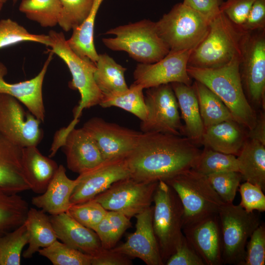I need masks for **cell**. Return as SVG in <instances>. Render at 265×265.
Here are the masks:
<instances>
[{
	"mask_svg": "<svg viewBox=\"0 0 265 265\" xmlns=\"http://www.w3.org/2000/svg\"><path fill=\"white\" fill-rule=\"evenodd\" d=\"M201 152L186 136L141 132L126 159L132 179L145 182L164 181L192 168Z\"/></svg>",
	"mask_w": 265,
	"mask_h": 265,
	"instance_id": "1",
	"label": "cell"
},
{
	"mask_svg": "<svg viewBox=\"0 0 265 265\" xmlns=\"http://www.w3.org/2000/svg\"><path fill=\"white\" fill-rule=\"evenodd\" d=\"M240 57L215 68L187 65V72L191 79L204 84L222 100L235 121L250 131L256 123L257 114L243 90L239 71Z\"/></svg>",
	"mask_w": 265,
	"mask_h": 265,
	"instance_id": "2",
	"label": "cell"
},
{
	"mask_svg": "<svg viewBox=\"0 0 265 265\" xmlns=\"http://www.w3.org/2000/svg\"><path fill=\"white\" fill-rule=\"evenodd\" d=\"M247 33L220 11L210 21L205 37L192 51L188 66L215 68L228 64L240 56Z\"/></svg>",
	"mask_w": 265,
	"mask_h": 265,
	"instance_id": "3",
	"label": "cell"
},
{
	"mask_svg": "<svg viewBox=\"0 0 265 265\" xmlns=\"http://www.w3.org/2000/svg\"><path fill=\"white\" fill-rule=\"evenodd\" d=\"M153 202V228L165 265L184 237V209L176 192L163 181L158 182Z\"/></svg>",
	"mask_w": 265,
	"mask_h": 265,
	"instance_id": "4",
	"label": "cell"
},
{
	"mask_svg": "<svg viewBox=\"0 0 265 265\" xmlns=\"http://www.w3.org/2000/svg\"><path fill=\"white\" fill-rule=\"evenodd\" d=\"M105 34L115 36L102 39L106 47L113 51H125L140 63L156 62L170 52L157 33L155 22L149 20L120 26Z\"/></svg>",
	"mask_w": 265,
	"mask_h": 265,
	"instance_id": "5",
	"label": "cell"
},
{
	"mask_svg": "<svg viewBox=\"0 0 265 265\" xmlns=\"http://www.w3.org/2000/svg\"><path fill=\"white\" fill-rule=\"evenodd\" d=\"M164 182L174 190L182 203L183 226L217 214L225 203L213 189L207 177L192 168Z\"/></svg>",
	"mask_w": 265,
	"mask_h": 265,
	"instance_id": "6",
	"label": "cell"
},
{
	"mask_svg": "<svg viewBox=\"0 0 265 265\" xmlns=\"http://www.w3.org/2000/svg\"><path fill=\"white\" fill-rule=\"evenodd\" d=\"M210 21L182 2L155 22L157 33L171 51L193 50L203 40Z\"/></svg>",
	"mask_w": 265,
	"mask_h": 265,
	"instance_id": "7",
	"label": "cell"
},
{
	"mask_svg": "<svg viewBox=\"0 0 265 265\" xmlns=\"http://www.w3.org/2000/svg\"><path fill=\"white\" fill-rule=\"evenodd\" d=\"M51 48L49 52L58 55L66 64L72 77L70 88L78 90L80 100L74 112V120H79L84 109L99 105L103 95L95 82L94 74L95 63L88 58L78 55L70 47L62 32L54 30L48 34Z\"/></svg>",
	"mask_w": 265,
	"mask_h": 265,
	"instance_id": "8",
	"label": "cell"
},
{
	"mask_svg": "<svg viewBox=\"0 0 265 265\" xmlns=\"http://www.w3.org/2000/svg\"><path fill=\"white\" fill-rule=\"evenodd\" d=\"M218 215L222 243L223 264L243 265L245 247L253 231L261 224L258 213L239 205L224 203Z\"/></svg>",
	"mask_w": 265,
	"mask_h": 265,
	"instance_id": "9",
	"label": "cell"
},
{
	"mask_svg": "<svg viewBox=\"0 0 265 265\" xmlns=\"http://www.w3.org/2000/svg\"><path fill=\"white\" fill-rule=\"evenodd\" d=\"M239 71L248 101L265 110V29L247 33L241 47Z\"/></svg>",
	"mask_w": 265,
	"mask_h": 265,
	"instance_id": "10",
	"label": "cell"
},
{
	"mask_svg": "<svg viewBox=\"0 0 265 265\" xmlns=\"http://www.w3.org/2000/svg\"><path fill=\"white\" fill-rule=\"evenodd\" d=\"M158 184L129 177L114 183L93 199L106 210L118 212L131 219L151 206Z\"/></svg>",
	"mask_w": 265,
	"mask_h": 265,
	"instance_id": "11",
	"label": "cell"
},
{
	"mask_svg": "<svg viewBox=\"0 0 265 265\" xmlns=\"http://www.w3.org/2000/svg\"><path fill=\"white\" fill-rule=\"evenodd\" d=\"M16 98L0 94V133L22 147L37 146L43 137L41 121Z\"/></svg>",
	"mask_w": 265,
	"mask_h": 265,
	"instance_id": "12",
	"label": "cell"
},
{
	"mask_svg": "<svg viewBox=\"0 0 265 265\" xmlns=\"http://www.w3.org/2000/svg\"><path fill=\"white\" fill-rule=\"evenodd\" d=\"M144 96L147 115L141 121L142 132H161L177 135L184 134L178 102L170 84L146 89Z\"/></svg>",
	"mask_w": 265,
	"mask_h": 265,
	"instance_id": "13",
	"label": "cell"
},
{
	"mask_svg": "<svg viewBox=\"0 0 265 265\" xmlns=\"http://www.w3.org/2000/svg\"><path fill=\"white\" fill-rule=\"evenodd\" d=\"M192 51H170L166 55L156 62L138 64L133 74V83L143 89L173 82L192 85L191 78L187 72L188 61Z\"/></svg>",
	"mask_w": 265,
	"mask_h": 265,
	"instance_id": "14",
	"label": "cell"
},
{
	"mask_svg": "<svg viewBox=\"0 0 265 265\" xmlns=\"http://www.w3.org/2000/svg\"><path fill=\"white\" fill-rule=\"evenodd\" d=\"M82 128L91 136L104 160L126 157L134 148L141 132L94 117Z\"/></svg>",
	"mask_w": 265,
	"mask_h": 265,
	"instance_id": "15",
	"label": "cell"
},
{
	"mask_svg": "<svg viewBox=\"0 0 265 265\" xmlns=\"http://www.w3.org/2000/svg\"><path fill=\"white\" fill-rule=\"evenodd\" d=\"M130 177L126 157L104 160L93 169L79 174L70 197L72 204L93 199L114 183Z\"/></svg>",
	"mask_w": 265,
	"mask_h": 265,
	"instance_id": "16",
	"label": "cell"
},
{
	"mask_svg": "<svg viewBox=\"0 0 265 265\" xmlns=\"http://www.w3.org/2000/svg\"><path fill=\"white\" fill-rule=\"evenodd\" d=\"M153 206L135 216V231L126 242L111 249L130 258H137L147 265H164L152 225Z\"/></svg>",
	"mask_w": 265,
	"mask_h": 265,
	"instance_id": "17",
	"label": "cell"
},
{
	"mask_svg": "<svg viewBox=\"0 0 265 265\" xmlns=\"http://www.w3.org/2000/svg\"><path fill=\"white\" fill-rule=\"evenodd\" d=\"M183 234L205 265H221L222 243L218 214L183 227Z\"/></svg>",
	"mask_w": 265,
	"mask_h": 265,
	"instance_id": "18",
	"label": "cell"
},
{
	"mask_svg": "<svg viewBox=\"0 0 265 265\" xmlns=\"http://www.w3.org/2000/svg\"><path fill=\"white\" fill-rule=\"evenodd\" d=\"M53 54L50 52L41 70L37 76L30 80L15 83L7 82L4 80L7 69L0 62V94H8L16 98L41 122L44 121L45 118L42 95L43 83Z\"/></svg>",
	"mask_w": 265,
	"mask_h": 265,
	"instance_id": "19",
	"label": "cell"
},
{
	"mask_svg": "<svg viewBox=\"0 0 265 265\" xmlns=\"http://www.w3.org/2000/svg\"><path fill=\"white\" fill-rule=\"evenodd\" d=\"M62 146L67 167L74 173L82 174L104 161L95 141L82 127L72 129Z\"/></svg>",
	"mask_w": 265,
	"mask_h": 265,
	"instance_id": "20",
	"label": "cell"
},
{
	"mask_svg": "<svg viewBox=\"0 0 265 265\" xmlns=\"http://www.w3.org/2000/svg\"><path fill=\"white\" fill-rule=\"evenodd\" d=\"M57 238L68 246L94 257L104 248L96 233L67 212L50 216Z\"/></svg>",
	"mask_w": 265,
	"mask_h": 265,
	"instance_id": "21",
	"label": "cell"
},
{
	"mask_svg": "<svg viewBox=\"0 0 265 265\" xmlns=\"http://www.w3.org/2000/svg\"><path fill=\"white\" fill-rule=\"evenodd\" d=\"M23 148L0 133V190L9 194L30 189L22 165Z\"/></svg>",
	"mask_w": 265,
	"mask_h": 265,
	"instance_id": "22",
	"label": "cell"
},
{
	"mask_svg": "<svg viewBox=\"0 0 265 265\" xmlns=\"http://www.w3.org/2000/svg\"><path fill=\"white\" fill-rule=\"evenodd\" d=\"M77 184V179H69L64 167L59 165L45 191L32 197L31 203L51 215L66 212L72 205L70 197Z\"/></svg>",
	"mask_w": 265,
	"mask_h": 265,
	"instance_id": "23",
	"label": "cell"
},
{
	"mask_svg": "<svg viewBox=\"0 0 265 265\" xmlns=\"http://www.w3.org/2000/svg\"><path fill=\"white\" fill-rule=\"evenodd\" d=\"M234 120H226L204 128L201 144L226 154L237 156L245 140L247 132Z\"/></svg>",
	"mask_w": 265,
	"mask_h": 265,
	"instance_id": "24",
	"label": "cell"
},
{
	"mask_svg": "<svg viewBox=\"0 0 265 265\" xmlns=\"http://www.w3.org/2000/svg\"><path fill=\"white\" fill-rule=\"evenodd\" d=\"M37 147L23 148L22 165L30 189L35 193L42 194L59 165L54 160L43 155Z\"/></svg>",
	"mask_w": 265,
	"mask_h": 265,
	"instance_id": "25",
	"label": "cell"
},
{
	"mask_svg": "<svg viewBox=\"0 0 265 265\" xmlns=\"http://www.w3.org/2000/svg\"><path fill=\"white\" fill-rule=\"evenodd\" d=\"M185 122L184 134L196 145L201 144L204 126L192 85L181 82L170 83Z\"/></svg>",
	"mask_w": 265,
	"mask_h": 265,
	"instance_id": "26",
	"label": "cell"
},
{
	"mask_svg": "<svg viewBox=\"0 0 265 265\" xmlns=\"http://www.w3.org/2000/svg\"><path fill=\"white\" fill-rule=\"evenodd\" d=\"M237 156L238 170L242 179L265 190V145L247 137Z\"/></svg>",
	"mask_w": 265,
	"mask_h": 265,
	"instance_id": "27",
	"label": "cell"
},
{
	"mask_svg": "<svg viewBox=\"0 0 265 265\" xmlns=\"http://www.w3.org/2000/svg\"><path fill=\"white\" fill-rule=\"evenodd\" d=\"M24 224L29 235L28 247L23 253L25 259L32 258L39 249L57 239L50 216L42 210L29 208Z\"/></svg>",
	"mask_w": 265,
	"mask_h": 265,
	"instance_id": "28",
	"label": "cell"
},
{
	"mask_svg": "<svg viewBox=\"0 0 265 265\" xmlns=\"http://www.w3.org/2000/svg\"><path fill=\"white\" fill-rule=\"evenodd\" d=\"M95 65L94 80L103 95L119 93L129 88L125 78L127 69L108 55L99 54Z\"/></svg>",
	"mask_w": 265,
	"mask_h": 265,
	"instance_id": "29",
	"label": "cell"
},
{
	"mask_svg": "<svg viewBox=\"0 0 265 265\" xmlns=\"http://www.w3.org/2000/svg\"><path fill=\"white\" fill-rule=\"evenodd\" d=\"M103 0H93L90 12L83 23L73 30L67 43L71 49L80 57L88 58L94 63L98 54L94 43V24L97 13Z\"/></svg>",
	"mask_w": 265,
	"mask_h": 265,
	"instance_id": "30",
	"label": "cell"
},
{
	"mask_svg": "<svg viewBox=\"0 0 265 265\" xmlns=\"http://www.w3.org/2000/svg\"><path fill=\"white\" fill-rule=\"evenodd\" d=\"M192 85L197 97L204 128L226 120H234L222 100L206 85L197 80Z\"/></svg>",
	"mask_w": 265,
	"mask_h": 265,
	"instance_id": "31",
	"label": "cell"
},
{
	"mask_svg": "<svg viewBox=\"0 0 265 265\" xmlns=\"http://www.w3.org/2000/svg\"><path fill=\"white\" fill-rule=\"evenodd\" d=\"M29 209L26 200L18 194L0 190V238L24 224Z\"/></svg>",
	"mask_w": 265,
	"mask_h": 265,
	"instance_id": "32",
	"label": "cell"
},
{
	"mask_svg": "<svg viewBox=\"0 0 265 265\" xmlns=\"http://www.w3.org/2000/svg\"><path fill=\"white\" fill-rule=\"evenodd\" d=\"M143 88L132 83L123 92L103 95L99 105L104 108L116 106L127 111L138 118L141 121L145 120L147 109L143 94Z\"/></svg>",
	"mask_w": 265,
	"mask_h": 265,
	"instance_id": "33",
	"label": "cell"
},
{
	"mask_svg": "<svg viewBox=\"0 0 265 265\" xmlns=\"http://www.w3.org/2000/svg\"><path fill=\"white\" fill-rule=\"evenodd\" d=\"M61 9L59 0H22L19 10L43 27L58 24Z\"/></svg>",
	"mask_w": 265,
	"mask_h": 265,
	"instance_id": "34",
	"label": "cell"
},
{
	"mask_svg": "<svg viewBox=\"0 0 265 265\" xmlns=\"http://www.w3.org/2000/svg\"><path fill=\"white\" fill-rule=\"evenodd\" d=\"M130 219L124 214L107 211L94 231L105 249L115 247L125 231L131 227Z\"/></svg>",
	"mask_w": 265,
	"mask_h": 265,
	"instance_id": "35",
	"label": "cell"
},
{
	"mask_svg": "<svg viewBox=\"0 0 265 265\" xmlns=\"http://www.w3.org/2000/svg\"><path fill=\"white\" fill-rule=\"evenodd\" d=\"M29 235L23 224L0 238V265H20L22 250Z\"/></svg>",
	"mask_w": 265,
	"mask_h": 265,
	"instance_id": "36",
	"label": "cell"
},
{
	"mask_svg": "<svg viewBox=\"0 0 265 265\" xmlns=\"http://www.w3.org/2000/svg\"><path fill=\"white\" fill-rule=\"evenodd\" d=\"M205 176L227 171L238 170L236 156L226 154L205 147L192 168Z\"/></svg>",
	"mask_w": 265,
	"mask_h": 265,
	"instance_id": "37",
	"label": "cell"
},
{
	"mask_svg": "<svg viewBox=\"0 0 265 265\" xmlns=\"http://www.w3.org/2000/svg\"><path fill=\"white\" fill-rule=\"evenodd\" d=\"M38 252L53 265H91L92 256L57 239L50 246L39 249Z\"/></svg>",
	"mask_w": 265,
	"mask_h": 265,
	"instance_id": "38",
	"label": "cell"
},
{
	"mask_svg": "<svg viewBox=\"0 0 265 265\" xmlns=\"http://www.w3.org/2000/svg\"><path fill=\"white\" fill-rule=\"evenodd\" d=\"M23 42H32L49 46L48 35L29 32L24 26L10 19L0 20V49Z\"/></svg>",
	"mask_w": 265,
	"mask_h": 265,
	"instance_id": "39",
	"label": "cell"
},
{
	"mask_svg": "<svg viewBox=\"0 0 265 265\" xmlns=\"http://www.w3.org/2000/svg\"><path fill=\"white\" fill-rule=\"evenodd\" d=\"M61 9L58 25L65 31L81 25L88 15L93 0H59Z\"/></svg>",
	"mask_w": 265,
	"mask_h": 265,
	"instance_id": "40",
	"label": "cell"
},
{
	"mask_svg": "<svg viewBox=\"0 0 265 265\" xmlns=\"http://www.w3.org/2000/svg\"><path fill=\"white\" fill-rule=\"evenodd\" d=\"M211 186L224 203H232L242 179L238 171H227L207 176Z\"/></svg>",
	"mask_w": 265,
	"mask_h": 265,
	"instance_id": "41",
	"label": "cell"
},
{
	"mask_svg": "<svg viewBox=\"0 0 265 265\" xmlns=\"http://www.w3.org/2000/svg\"><path fill=\"white\" fill-rule=\"evenodd\" d=\"M107 211L100 203L92 199L72 204L66 212L82 225L94 231Z\"/></svg>",
	"mask_w": 265,
	"mask_h": 265,
	"instance_id": "42",
	"label": "cell"
},
{
	"mask_svg": "<svg viewBox=\"0 0 265 265\" xmlns=\"http://www.w3.org/2000/svg\"><path fill=\"white\" fill-rule=\"evenodd\" d=\"M245 247L243 265L265 264V227L261 224L252 233Z\"/></svg>",
	"mask_w": 265,
	"mask_h": 265,
	"instance_id": "43",
	"label": "cell"
},
{
	"mask_svg": "<svg viewBox=\"0 0 265 265\" xmlns=\"http://www.w3.org/2000/svg\"><path fill=\"white\" fill-rule=\"evenodd\" d=\"M239 187L241 196L239 205L243 209L249 212L265 211V196L260 186L245 181Z\"/></svg>",
	"mask_w": 265,
	"mask_h": 265,
	"instance_id": "44",
	"label": "cell"
},
{
	"mask_svg": "<svg viewBox=\"0 0 265 265\" xmlns=\"http://www.w3.org/2000/svg\"><path fill=\"white\" fill-rule=\"evenodd\" d=\"M165 265H205V264L184 235L176 251Z\"/></svg>",
	"mask_w": 265,
	"mask_h": 265,
	"instance_id": "45",
	"label": "cell"
},
{
	"mask_svg": "<svg viewBox=\"0 0 265 265\" xmlns=\"http://www.w3.org/2000/svg\"><path fill=\"white\" fill-rule=\"evenodd\" d=\"M255 0H226L220 10L235 25L240 26L245 21Z\"/></svg>",
	"mask_w": 265,
	"mask_h": 265,
	"instance_id": "46",
	"label": "cell"
},
{
	"mask_svg": "<svg viewBox=\"0 0 265 265\" xmlns=\"http://www.w3.org/2000/svg\"><path fill=\"white\" fill-rule=\"evenodd\" d=\"M240 27L246 32L265 29V0H255Z\"/></svg>",
	"mask_w": 265,
	"mask_h": 265,
	"instance_id": "47",
	"label": "cell"
},
{
	"mask_svg": "<svg viewBox=\"0 0 265 265\" xmlns=\"http://www.w3.org/2000/svg\"><path fill=\"white\" fill-rule=\"evenodd\" d=\"M221 0H183L182 3L211 21L220 11Z\"/></svg>",
	"mask_w": 265,
	"mask_h": 265,
	"instance_id": "48",
	"label": "cell"
},
{
	"mask_svg": "<svg viewBox=\"0 0 265 265\" xmlns=\"http://www.w3.org/2000/svg\"><path fill=\"white\" fill-rule=\"evenodd\" d=\"M128 256L111 249H103L97 255L92 257L91 265H131Z\"/></svg>",
	"mask_w": 265,
	"mask_h": 265,
	"instance_id": "49",
	"label": "cell"
},
{
	"mask_svg": "<svg viewBox=\"0 0 265 265\" xmlns=\"http://www.w3.org/2000/svg\"><path fill=\"white\" fill-rule=\"evenodd\" d=\"M247 137L255 139L265 145V115L263 110L257 114L256 123L253 129L248 131Z\"/></svg>",
	"mask_w": 265,
	"mask_h": 265,
	"instance_id": "50",
	"label": "cell"
},
{
	"mask_svg": "<svg viewBox=\"0 0 265 265\" xmlns=\"http://www.w3.org/2000/svg\"><path fill=\"white\" fill-rule=\"evenodd\" d=\"M3 5V3L2 2H1V1H0V13L1 11Z\"/></svg>",
	"mask_w": 265,
	"mask_h": 265,
	"instance_id": "51",
	"label": "cell"
},
{
	"mask_svg": "<svg viewBox=\"0 0 265 265\" xmlns=\"http://www.w3.org/2000/svg\"><path fill=\"white\" fill-rule=\"evenodd\" d=\"M8 0H0V1H1V2H2L3 3H4L5 2H6Z\"/></svg>",
	"mask_w": 265,
	"mask_h": 265,
	"instance_id": "52",
	"label": "cell"
},
{
	"mask_svg": "<svg viewBox=\"0 0 265 265\" xmlns=\"http://www.w3.org/2000/svg\"><path fill=\"white\" fill-rule=\"evenodd\" d=\"M18 0H13V2H16Z\"/></svg>",
	"mask_w": 265,
	"mask_h": 265,
	"instance_id": "53",
	"label": "cell"
}]
</instances>
